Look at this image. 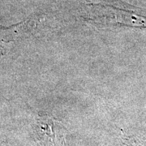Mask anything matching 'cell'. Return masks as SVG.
<instances>
[{
	"label": "cell",
	"mask_w": 146,
	"mask_h": 146,
	"mask_svg": "<svg viewBox=\"0 0 146 146\" xmlns=\"http://www.w3.org/2000/svg\"><path fill=\"white\" fill-rule=\"evenodd\" d=\"M37 136L42 146H68L65 128L59 122L50 117L38 120Z\"/></svg>",
	"instance_id": "6da1fadb"
}]
</instances>
